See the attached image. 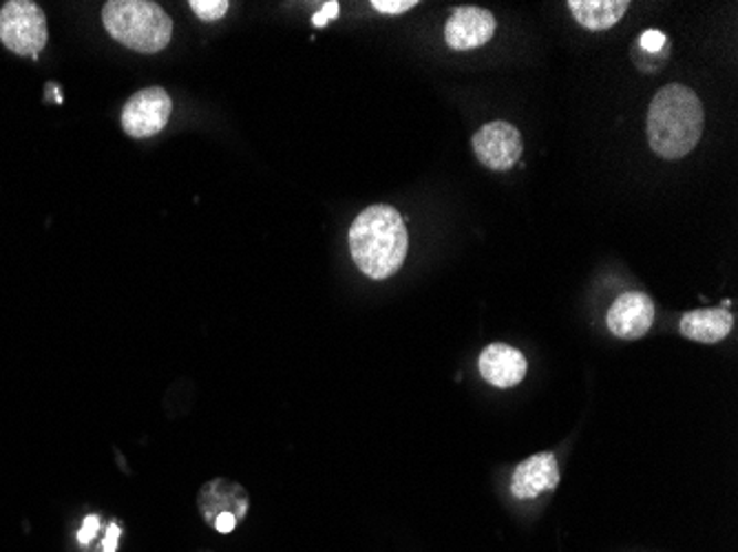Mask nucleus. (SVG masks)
Wrapping results in <instances>:
<instances>
[{
    "label": "nucleus",
    "instance_id": "obj_1",
    "mask_svg": "<svg viewBox=\"0 0 738 552\" xmlns=\"http://www.w3.org/2000/svg\"><path fill=\"white\" fill-rule=\"evenodd\" d=\"M409 250V235L401 212L387 204L365 208L350 228V252L358 270L383 281L396 274Z\"/></svg>",
    "mask_w": 738,
    "mask_h": 552
},
{
    "label": "nucleus",
    "instance_id": "obj_2",
    "mask_svg": "<svg viewBox=\"0 0 738 552\" xmlns=\"http://www.w3.org/2000/svg\"><path fill=\"white\" fill-rule=\"evenodd\" d=\"M706 128L699 95L684 84L659 88L648 108V144L664 159L690 155Z\"/></svg>",
    "mask_w": 738,
    "mask_h": 552
},
{
    "label": "nucleus",
    "instance_id": "obj_3",
    "mask_svg": "<svg viewBox=\"0 0 738 552\" xmlns=\"http://www.w3.org/2000/svg\"><path fill=\"white\" fill-rule=\"evenodd\" d=\"M102 20L115 42L137 53H159L173 38L170 15L150 0H108Z\"/></svg>",
    "mask_w": 738,
    "mask_h": 552
},
{
    "label": "nucleus",
    "instance_id": "obj_4",
    "mask_svg": "<svg viewBox=\"0 0 738 552\" xmlns=\"http://www.w3.org/2000/svg\"><path fill=\"white\" fill-rule=\"evenodd\" d=\"M46 38V18L35 2L9 0L0 9V40L9 51L35 58L44 49Z\"/></svg>",
    "mask_w": 738,
    "mask_h": 552
},
{
    "label": "nucleus",
    "instance_id": "obj_5",
    "mask_svg": "<svg viewBox=\"0 0 738 552\" xmlns=\"http://www.w3.org/2000/svg\"><path fill=\"white\" fill-rule=\"evenodd\" d=\"M173 113V100L162 86H148L131 95L122 111V128L126 135L142 139L166 128Z\"/></svg>",
    "mask_w": 738,
    "mask_h": 552
},
{
    "label": "nucleus",
    "instance_id": "obj_6",
    "mask_svg": "<svg viewBox=\"0 0 738 552\" xmlns=\"http://www.w3.org/2000/svg\"><path fill=\"white\" fill-rule=\"evenodd\" d=\"M471 144L480 164L491 170L513 168L524 150L520 131L502 119L489 122L480 131H476Z\"/></svg>",
    "mask_w": 738,
    "mask_h": 552
},
{
    "label": "nucleus",
    "instance_id": "obj_7",
    "mask_svg": "<svg viewBox=\"0 0 738 552\" xmlns=\"http://www.w3.org/2000/svg\"><path fill=\"white\" fill-rule=\"evenodd\" d=\"M657 308L655 301L644 292L622 294L609 310V330L622 341H637L651 332L655 325Z\"/></svg>",
    "mask_w": 738,
    "mask_h": 552
},
{
    "label": "nucleus",
    "instance_id": "obj_8",
    "mask_svg": "<svg viewBox=\"0 0 738 552\" xmlns=\"http://www.w3.org/2000/svg\"><path fill=\"white\" fill-rule=\"evenodd\" d=\"M496 33V15L482 7H458L445 24V42L456 51L485 46Z\"/></svg>",
    "mask_w": 738,
    "mask_h": 552
},
{
    "label": "nucleus",
    "instance_id": "obj_9",
    "mask_svg": "<svg viewBox=\"0 0 738 552\" xmlns=\"http://www.w3.org/2000/svg\"><path fill=\"white\" fill-rule=\"evenodd\" d=\"M482 378L498 387V389H511L520 385L527 376V358L520 350L505 345V343H491L478 361Z\"/></svg>",
    "mask_w": 738,
    "mask_h": 552
},
{
    "label": "nucleus",
    "instance_id": "obj_10",
    "mask_svg": "<svg viewBox=\"0 0 738 552\" xmlns=\"http://www.w3.org/2000/svg\"><path fill=\"white\" fill-rule=\"evenodd\" d=\"M560 485V469L553 454H538L524 460L511 478V493L518 500H536Z\"/></svg>",
    "mask_w": 738,
    "mask_h": 552
},
{
    "label": "nucleus",
    "instance_id": "obj_11",
    "mask_svg": "<svg viewBox=\"0 0 738 552\" xmlns=\"http://www.w3.org/2000/svg\"><path fill=\"white\" fill-rule=\"evenodd\" d=\"M199 511L206 522L212 527L215 520L224 513L237 518V522L248 513V496L246 491L228 480L208 482L199 493Z\"/></svg>",
    "mask_w": 738,
    "mask_h": 552
},
{
    "label": "nucleus",
    "instance_id": "obj_12",
    "mask_svg": "<svg viewBox=\"0 0 738 552\" xmlns=\"http://www.w3.org/2000/svg\"><path fill=\"white\" fill-rule=\"evenodd\" d=\"M735 319L726 308L695 310L682 319V334L695 343L715 345L732 332Z\"/></svg>",
    "mask_w": 738,
    "mask_h": 552
},
{
    "label": "nucleus",
    "instance_id": "obj_13",
    "mask_svg": "<svg viewBox=\"0 0 738 552\" xmlns=\"http://www.w3.org/2000/svg\"><path fill=\"white\" fill-rule=\"evenodd\" d=\"M573 18L591 31H606L615 27L628 11V0H569Z\"/></svg>",
    "mask_w": 738,
    "mask_h": 552
},
{
    "label": "nucleus",
    "instance_id": "obj_14",
    "mask_svg": "<svg viewBox=\"0 0 738 552\" xmlns=\"http://www.w3.org/2000/svg\"><path fill=\"white\" fill-rule=\"evenodd\" d=\"M633 58L635 64L644 71V73H655L659 71L668 58H671V40L664 31L659 29H648L640 35V40H635L633 44Z\"/></svg>",
    "mask_w": 738,
    "mask_h": 552
},
{
    "label": "nucleus",
    "instance_id": "obj_15",
    "mask_svg": "<svg viewBox=\"0 0 738 552\" xmlns=\"http://www.w3.org/2000/svg\"><path fill=\"white\" fill-rule=\"evenodd\" d=\"M228 7H230V2H226V0H190V9L204 22H215V20L224 18Z\"/></svg>",
    "mask_w": 738,
    "mask_h": 552
},
{
    "label": "nucleus",
    "instance_id": "obj_16",
    "mask_svg": "<svg viewBox=\"0 0 738 552\" xmlns=\"http://www.w3.org/2000/svg\"><path fill=\"white\" fill-rule=\"evenodd\" d=\"M418 2L416 0H372V7L381 13H389V15H398L405 13L409 9H414Z\"/></svg>",
    "mask_w": 738,
    "mask_h": 552
},
{
    "label": "nucleus",
    "instance_id": "obj_17",
    "mask_svg": "<svg viewBox=\"0 0 738 552\" xmlns=\"http://www.w3.org/2000/svg\"><path fill=\"white\" fill-rule=\"evenodd\" d=\"M97 531H100V520L95 518V515H91V518H86L84 520V524H82V531L77 533V540H80V544H89L95 535H97Z\"/></svg>",
    "mask_w": 738,
    "mask_h": 552
},
{
    "label": "nucleus",
    "instance_id": "obj_18",
    "mask_svg": "<svg viewBox=\"0 0 738 552\" xmlns=\"http://www.w3.org/2000/svg\"><path fill=\"white\" fill-rule=\"evenodd\" d=\"M336 15H339V2H328L319 13H314L312 22H314L316 27H325L328 20H330V18H336Z\"/></svg>",
    "mask_w": 738,
    "mask_h": 552
},
{
    "label": "nucleus",
    "instance_id": "obj_19",
    "mask_svg": "<svg viewBox=\"0 0 738 552\" xmlns=\"http://www.w3.org/2000/svg\"><path fill=\"white\" fill-rule=\"evenodd\" d=\"M215 531L217 533H221V535H228V533H232L235 531V527H237V518L235 515H230V513H224V515H219L217 520H215Z\"/></svg>",
    "mask_w": 738,
    "mask_h": 552
},
{
    "label": "nucleus",
    "instance_id": "obj_20",
    "mask_svg": "<svg viewBox=\"0 0 738 552\" xmlns=\"http://www.w3.org/2000/svg\"><path fill=\"white\" fill-rule=\"evenodd\" d=\"M119 527L117 524H111L106 529V535H104V544H102V551L104 552H115L117 549V542H119Z\"/></svg>",
    "mask_w": 738,
    "mask_h": 552
}]
</instances>
